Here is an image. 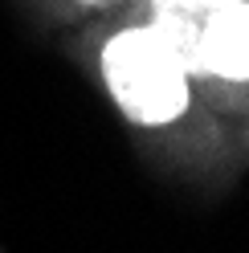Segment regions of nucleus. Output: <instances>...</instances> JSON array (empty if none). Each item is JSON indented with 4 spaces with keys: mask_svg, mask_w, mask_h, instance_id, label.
Instances as JSON below:
<instances>
[{
    "mask_svg": "<svg viewBox=\"0 0 249 253\" xmlns=\"http://www.w3.org/2000/svg\"><path fill=\"white\" fill-rule=\"evenodd\" d=\"M102 74L123 115L135 123H172L188 106V70L151 29H127L111 37L102 49Z\"/></svg>",
    "mask_w": 249,
    "mask_h": 253,
    "instance_id": "1",
    "label": "nucleus"
},
{
    "mask_svg": "<svg viewBox=\"0 0 249 253\" xmlns=\"http://www.w3.org/2000/svg\"><path fill=\"white\" fill-rule=\"evenodd\" d=\"M200 70L249 82V0L208 12L205 41H200Z\"/></svg>",
    "mask_w": 249,
    "mask_h": 253,
    "instance_id": "2",
    "label": "nucleus"
},
{
    "mask_svg": "<svg viewBox=\"0 0 249 253\" xmlns=\"http://www.w3.org/2000/svg\"><path fill=\"white\" fill-rule=\"evenodd\" d=\"M208 12H212V4H205V0H151V25L147 29L180 57L188 78L205 74L200 70V41H205Z\"/></svg>",
    "mask_w": 249,
    "mask_h": 253,
    "instance_id": "3",
    "label": "nucleus"
},
{
    "mask_svg": "<svg viewBox=\"0 0 249 253\" xmlns=\"http://www.w3.org/2000/svg\"><path fill=\"white\" fill-rule=\"evenodd\" d=\"M205 4H212V8H225V4H241V0H205Z\"/></svg>",
    "mask_w": 249,
    "mask_h": 253,
    "instance_id": "4",
    "label": "nucleus"
}]
</instances>
